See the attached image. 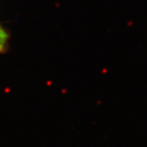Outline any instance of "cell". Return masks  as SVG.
Listing matches in <instances>:
<instances>
[{
	"label": "cell",
	"instance_id": "1",
	"mask_svg": "<svg viewBox=\"0 0 147 147\" xmlns=\"http://www.w3.org/2000/svg\"><path fill=\"white\" fill-rule=\"evenodd\" d=\"M8 38L7 33L0 24V54L7 52L8 47Z\"/></svg>",
	"mask_w": 147,
	"mask_h": 147
}]
</instances>
